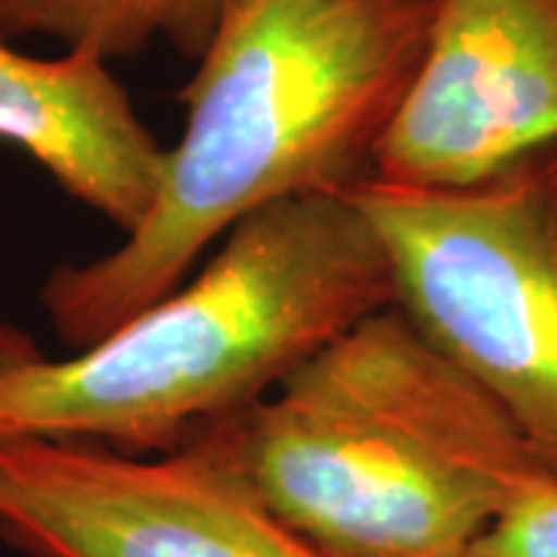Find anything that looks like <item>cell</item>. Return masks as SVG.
Instances as JSON below:
<instances>
[{"label":"cell","instance_id":"1","mask_svg":"<svg viewBox=\"0 0 557 557\" xmlns=\"http://www.w3.org/2000/svg\"><path fill=\"white\" fill-rule=\"evenodd\" d=\"M437 0H220L159 196L115 251L57 267L40 307L72 350L164 295L220 236L375 168L424 62Z\"/></svg>","mask_w":557,"mask_h":557},{"label":"cell","instance_id":"2","mask_svg":"<svg viewBox=\"0 0 557 557\" xmlns=\"http://www.w3.org/2000/svg\"><path fill=\"white\" fill-rule=\"evenodd\" d=\"M394 304L379 236L347 193L276 201L233 226L186 288L72 357L0 322V440L174 453Z\"/></svg>","mask_w":557,"mask_h":557},{"label":"cell","instance_id":"3","mask_svg":"<svg viewBox=\"0 0 557 557\" xmlns=\"http://www.w3.org/2000/svg\"><path fill=\"white\" fill-rule=\"evenodd\" d=\"M193 449L329 557H468L545 471L515 421L403 310L359 319Z\"/></svg>","mask_w":557,"mask_h":557},{"label":"cell","instance_id":"4","mask_svg":"<svg viewBox=\"0 0 557 557\" xmlns=\"http://www.w3.org/2000/svg\"><path fill=\"white\" fill-rule=\"evenodd\" d=\"M347 196L379 236L394 307L557 478V146L468 186L369 174Z\"/></svg>","mask_w":557,"mask_h":557},{"label":"cell","instance_id":"5","mask_svg":"<svg viewBox=\"0 0 557 557\" xmlns=\"http://www.w3.org/2000/svg\"><path fill=\"white\" fill-rule=\"evenodd\" d=\"M0 536L32 557H329L193 449L0 440Z\"/></svg>","mask_w":557,"mask_h":557},{"label":"cell","instance_id":"6","mask_svg":"<svg viewBox=\"0 0 557 557\" xmlns=\"http://www.w3.org/2000/svg\"><path fill=\"white\" fill-rule=\"evenodd\" d=\"M557 146V0H437L372 177L468 186Z\"/></svg>","mask_w":557,"mask_h":557},{"label":"cell","instance_id":"7","mask_svg":"<svg viewBox=\"0 0 557 557\" xmlns=\"http://www.w3.org/2000/svg\"><path fill=\"white\" fill-rule=\"evenodd\" d=\"M0 143L38 161L72 199L131 233L159 196L168 149L139 121L109 62L38 60L0 38Z\"/></svg>","mask_w":557,"mask_h":557},{"label":"cell","instance_id":"8","mask_svg":"<svg viewBox=\"0 0 557 557\" xmlns=\"http://www.w3.org/2000/svg\"><path fill=\"white\" fill-rule=\"evenodd\" d=\"M218 10L220 0H0V38H50L106 62L164 38L201 57Z\"/></svg>","mask_w":557,"mask_h":557},{"label":"cell","instance_id":"9","mask_svg":"<svg viewBox=\"0 0 557 557\" xmlns=\"http://www.w3.org/2000/svg\"><path fill=\"white\" fill-rule=\"evenodd\" d=\"M468 557H557V478L536 471L483 527Z\"/></svg>","mask_w":557,"mask_h":557}]
</instances>
